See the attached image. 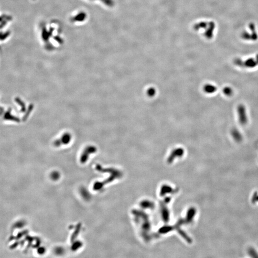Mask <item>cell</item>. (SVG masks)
<instances>
[{
    "mask_svg": "<svg viewBox=\"0 0 258 258\" xmlns=\"http://www.w3.org/2000/svg\"><path fill=\"white\" fill-rule=\"evenodd\" d=\"M249 28L251 36L252 41H257L258 39V34L256 31V27L255 23L253 22H250L249 24Z\"/></svg>",
    "mask_w": 258,
    "mask_h": 258,
    "instance_id": "6da1fadb",
    "label": "cell"
},
{
    "mask_svg": "<svg viewBox=\"0 0 258 258\" xmlns=\"http://www.w3.org/2000/svg\"><path fill=\"white\" fill-rule=\"evenodd\" d=\"M215 28V24L213 22H210L209 24V27L207 31H206V37L208 38H211L213 37V32Z\"/></svg>",
    "mask_w": 258,
    "mask_h": 258,
    "instance_id": "7a4b0ae2",
    "label": "cell"
},
{
    "mask_svg": "<svg viewBox=\"0 0 258 258\" xmlns=\"http://www.w3.org/2000/svg\"><path fill=\"white\" fill-rule=\"evenodd\" d=\"M240 36H241V38L243 40L248 41H252V38H251V36L250 32L246 31H244L241 33Z\"/></svg>",
    "mask_w": 258,
    "mask_h": 258,
    "instance_id": "3957f363",
    "label": "cell"
},
{
    "mask_svg": "<svg viewBox=\"0 0 258 258\" xmlns=\"http://www.w3.org/2000/svg\"><path fill=\"white\" fill-rule=\"evenodd\" d=\"M204 90L207 93L213 92L215 90V88L213 86L208 85L205 86V87H204Z\"/></svg>",
    "mask_w": 258,
    "mask_h": 258,
    "instance_id": "277c9868",
    "label": "cell"
},
{
    "mask_svg": "<svg viewBox=\"0 0 258 258\" xmlns=\"http://www.w3.org/2000/svg\"><path fill=\"white\" fill-rule=\"evenodd\" d=\"M147 94L150 97H152L155 95L156 93V89L153 88H151L148 89Z\"/></svg>",
    "mask_w": 258,
    "mask_h": 258,
    "instance_id": "5b68a950",
    "label": "cell"
}]
</instances>
